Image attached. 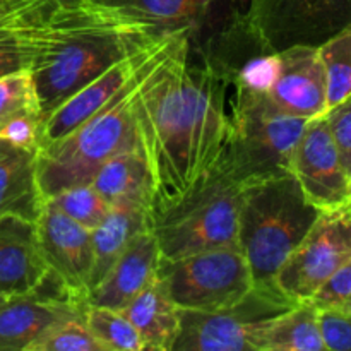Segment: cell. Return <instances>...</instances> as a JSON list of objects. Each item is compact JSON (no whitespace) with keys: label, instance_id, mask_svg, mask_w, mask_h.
Wrapping results in <instances>:
<instances>
[{"label":"cell","instance_id":"cell-1","mask_svg":"<svg viewBox=\"0 0 351 351\" xmlns=\"http://www.w3.org/2000/svg\"><path fill=\"white\" fill-rule=\"evenodd\" d=\"M233 72L171 33L147 65L134 99V127L153 178L151 215L170 208L216 167L232 119Z\"/></svg>","mask_w":351,"mask_h":351},{"label":"cell","instance_id":"cell-2","mask_svg":"<svg viewBox=\"0 0 351 351\" xmlns=\"http://www.w3.org/2000/svg\"><path fill=\"white\" fill-rule=\"evenodd\" d=\"M168 34L139 16L95 0H55L38 31L29 72L41 122L113 64Z\"/></svg>","mask_w":351,"mask_h":351},{"label":"cell","instance_id":"cell-3","mask_svg":"<svg viewBox=\"0 0 351 351\" xmlns=\"http://www.w3.org/2000/svg\"><path fill=\"white\" fill-rule=\"evenodd\" d=\"M291 173L242 185L239 249L254 285H274L278 271L319 216Z\"/></svg>","mask_w":351,"mask_h":351},{"label":"cell","instance_id":"cell-4","mask_svg":"<svg viewBox=\"0 0 351 351\" xmlns=\"http://www.w3.org/2000/svg\"><path fill=\"white\" fill-rule=\"evenodd\" d=\"M167 38L144 62L137 74L91 119L86 120L64 139L38 147L34 153V167L38 191L43 202L65 189L91 184L98 168L106 160L119 151L137 146L134 99L147 65L153 62L154 55L163 47Z\"/></svg>","mask_w":351,"mask_h":351},{"label":"cell","instance_id":"cell-5","mask_svg":"<svg viewBox=\"0 0 351 351\" xmlns=\"http://www.w3.org/2000/svg\"><path fill=\"white\" fill-rule=\"evenodd\" d=\"M240 192L242 185L218 165L170 208L151 215L160 256L177 259L239 247Z\"/></svg>","mask_w":351,"mask_h":351},{"label":"cell","instance_id":"cell-6","mask_svg":"<svg viewBox=\"0 0 351 351\" xmlns=\"http://www.w3.org/2000/svg\"><path fill=\"white\" fill-rule=\"evenodd\" d=\"M308 120L280 112L263 93L233 82L232 119L221 165L240 185L290 173Z\"/></svg>","mask_w":351,"mask_h":351},{"label":"cell","instance_id":"cell-7","mask_svg":"<svg viewBox=\"0 0 351 351\" xmlns=\"http://www.w3.org/2000/svg\"><path fill=\"white\" fill-rule=\"evenodd\" d=\"M297 304L276 285H254L240 300L218 311H180L171 351H261L266 329Z\"/></svg>","mask_w":351,"mask_h":351},{"label":"cell","instance_id":"cell-8","mask_svg":"<svg viewBox=\"0 0 351 351\" xmlns=\"http://www.w3.org/2000/svg\"><path fill=\"white\" fill-rule=\"evenodd\" d=\"M156 276L180 311H218L254 287L239 247L204 250L177 259L160 257Z\"/></svg>","mask_w":351,"mask_h":351},{"label":"cell","instance_id":"cell-9","mask_svg":"<svg viewBox=\"0 0 351 351\" xmlns=\"http://www.w3.org/2000/svg\"><path fill=\"white\" fill-rule=\"evenodd\" d=\"M247 27L261 50L321 47L351 26V0H247Z\"/></svg>","mask_w":351,"mask_h":351},{"label":"cell","instance_id":"cell-10","mask_svg":"<svg viewBox=\"0 0 351 351\" xmlns=\"http://www.w3.org/2000/svg\"><path fill=\"white\" fill-rule=\"evenodd\" d=\"M351 259V208L321 211L274 278L295 302L312 300L332 274Z\"/></svg>","mask_w":351,"mask_h":351},{"label":"cell","instance_id":"cell-11","mask_svg":"<svg viewBox=\"0 0 351 351\" xmlns=\"http://www.w3.org/2000/svg\"><path fill=\"white\" fill-rule=\"evenodd\" d=\"M119 7L156 24L163 31H185L199 50L216 45L243 23L247 0H95Z\"/></svg>","mask_w":351,"mask_h":351},{"label":"cell","instance_id":"cell-12","mask_svg":"<svg viewBox=\"0 0 351 351\" xmlns=\"http://www.w3.org/2000/svg\"><path fill=\"white\" fill-rule=\"evenodd\" d=\"M88 302L72 293L51 271L33 291L0 305V351H29L50 329L84 317Z\"/></svg>","mask_w":351,"mask_h":351},{"label":"cell","instance_id":"cell-13","mask_svg":"<svg viewBox=\"0 0 351 351\" xmlns=\"http://www.w3.org/2000/svg\"><path fill=\"white\" fill-rule=\"evenodd\" d=\"M290 173L319 211L350 206V177L324 115L308 120L305 125L291 156Z\"/></svg>","mask_w":351,"mask_h":351},{"label":"cell","instance_id":"cell-14","mask_svg":"<svg viewBox=\"0 0 351 351\" xmlns=\"http://www.w3.org/2000/svg\"><path fill=\"white\" fill-rule=\"evenodd\" d=\"M36 230L48 269L72 293L86 298L93 267L91 230L48 202L41 206Z\"/></svg>","mask_w":351,"mask_h":351},{"label":"cell","instance_id":"cell-15","mask_svg":"<svg viewBox=\"0 0 351 351\" xmlns=\"http://www.w3.org/2000/svg\"><path fill=\"white\" fill-rule=\"evenodd\" d=\"M168 34H165L163 38H160L154 43L147 45L146 48L139 50L137 53L113 64L108 71H105L101 75L93 79L91 82L82 86L79 91L69 96L60 106H57L50 115L45 117L43 122H41L38 147L48 146V144L64 139L65 136L74 132L79 125H82L86 120L91 119L108 99L115 96L117 91H120L137 74V71L143 67L144 62L154 53V50L160 47L161 41Z\"/></svg>","mask_w":351,"mask_h":351},{"label":"cell","instance_id":"cell-16","mask_svg":"<svg viewBox=\"0 0 351 351\" xmlns=\"http://www.w3.org/2000/svg\"><path fill=\"white\" fill-rule=\"evenodd\" d=\"M280 71L266 96L280 112L312 120L328 112V82L317 47L278 51Z\"/></svg>","mask_w":351,"mask_h":351},{"label":"cell","instance_id":"cell-17","mask_svg":"<svg viewBox=\"0 0 351 351\" xmlns=\"http://www.w3.org/2000/svg\"><path fill=\"white\" fill-rule=\"evenodd\" d=\"M48 271L36 221L19 215L0 216V297L29 293Z\"/></svg>","mask_w":351,"mask_h":351},{"label":"cell","instance_id":"cell-18","mask_svg":"<svg viewBox=\"0 0 351 351\" xmlns=\"http://www.w3.org/2000/svg\"><path fill=\"white\" fill-rule=\"evenodd\" d=\"M160 249L151 230L134 237L101 281L86 295L88 305L122 311L156 276Z\"/></svg>","mask_w":351,"mask_h":351},{"label":"cell","instance_id":"cell-19","mask_svg":"<svg viewBox=\"0 0 351 351\" xmlns=\"http://www.w3.org/2000/svg\"><path fill=\"white\" fill-rule=\"evenodd\" d=\"M120 312L139 335L143 351H171L173 348L180 328V308L173 304L160 278L154 276Z\"/></svg>","mask_w":351,"mask_h":351},{"label":"cell","instance_id":"cell-20","mask_svg":"<svg viewBox=\"0 0 351 351\" xmlns=\"http://www.w3.org/2000/svg\"><path fill=\"white\" fill-rule=\"evenodd\" d=\"M144 230H151V208L143 204L110 206L105 218L91 230L93 267L88 291L105 278L134 237Z\"/></svg>","mask_w":351,"mask_h":351},{"label":"cell","instance_id":"cell-21","mask_svg":"<svg viewBox=\"0 0 351 351\" xmlns=\"http://www.w3.org/2000/svg\"><path fill=\"white\" fill-rule=\"evenodd\" d=\"M91 185L110 206H153V178L139 144L106 160L93 177Z\"/></svg>","mask_w":351,"mask_h":351},{"label":"cell","instance_id":"cell-22","mask_svg":"<svg viewBox=\"0 0 351 351\" xmlns=\"http://www.w3.org/2000/svg\"><path fill=\"white\" fill-rule=\"evenodd\" d=\"M55 0H26L0 16V77L29 71L38 31Z\"/></svg>","mask_w":351,"mask_h":351},{"label":"cell","instance_id":"cell-23","mask_svg":"<svg viewBox=\"0 0 351 351\" xmlns=\"http://www.w3.org/2000/svg\"><path fill=\"white\" fill-rule=\"evenodd\" d=\"M36 151L0 149V216L19 215L36 221L43 206L36 184Z\"/></svg>","mask_w":351,"mask_h":351},{"label":"cell","instance_id":"cell-24","mask_svg":"<svg viewBox=\"0 0 351 351\" xmlns=\"http://www.w3.org/2000/svg\"><path fill=\"white\" fill-rule=\"evenodd\" d=\"M261 351H326L317 305L312 300L298 302L278 315L264 332Z\"/></svg>","mask_w":351,"mask_h":351},{"label":"cell","instance_id":"cell-25","mask_svg":"<svg viewBox=\"0 0 351 351\" xmlns=\"http://www.w3.org/2000/svg\"><path fill=\"white\" fill-rule=\"evenodd\" d=\"M319 48L328 82V110L351 95V26Z\"/></svg>","mask_w":351,"mask_h":351},{"label":"cell","instance_id":"cell-26","mask_svg":"<svg viewBox=\"0 0 351 351\" xmlns=\"http://www.w3.org/2000/svg\"><path fill=\"white\" fill-rule=\"evenodd\" d=\"M84 322L105 351H143L139 335L120 311L88 305Z\"/></svg>","mask_w":351,"mask_h":351},{"label":"cell","instance_id":"cell-27","mask_svg":"<svg viewBox=\"0 0 351 351\" xmlns=\"http://www.w3.org/2000/svg\"><path fill=\"white\" fill-rule=\"evenodd\" d=\"M45 202L89 230L98 226V223L105 218L110 209L108 202L96 192L91 184L65 189Z\"/></svg>","mask_w":351,"mask_h":351},{"label":"cell","instance_id":"cell-28","mask_svg":"<svg viewBox=\"0 0 351 351\" xmlns=\"http://www.w3.org/2000/svg\"><path fill=\"white\" fill-rule=\"evenodd\" d=\"M29 351H105V348L89 331L84 317H75L50 329Z\"/></svg>","mask_w":351,"mask_h":351},{"label":"cell","instance_id":"cell-29","mask_svg":"<svg viewBox=\"0 0 351 351\" xmlns=\"http://www.w3.org/2000/svg\"><path fill=\"white\" fill-rule=\"evenodd\" d=\"M23 112L40 113V103L29 71L0 77V123Z\"/></svg>","mask_w":351,"mask_h":351},{"label":"cell","instance_id":"cell-30","mask_svg":"<svg viewBox=\"0 0 351 351\" xmlns=\"http://www.w3.org/2000/svg\"><path fill=\"white\" fill-rule=\"evenodd\" d=\"M319 328L326 351H351V312L341 307H319Z\"/></svg>","mask_w":351,"mask_h":351},{"label":"cell","instance_id":"cell-31","mask_svg":"<svg viewBox=\"0 0 351 351\" xmlns=\"http://www.w3.org/2000/svg\"><path fill=\"white\" fill-rule=\"evenodd\" d=\"M41 117L36 112H23L0 123V141L19 149L36 151L40 141Z\"/></svg>","mask_w":351,"mask_h":351},{"label":"cell","instance_id":"cell-32","mask_svg":"<svg viewBox=\"0 0 351 351\" xmlns=\"http://www.w3.org/2000/svg\"><path fill=\"white\" fill-rule=\"evenodd\" d=\"M343 168L351 178V95L324 113Z\"/></svg>","mask_w":351,"mask_h":351},{"label":"cell","instance_id":"cell-33","mask_svg":"<svg viewBox=\"0 0 351 351\" xmlns=\"http://www.w3.org/2000/svg\"><path fill=\"white\" fill-rule=\"evenodd\" d=\"M351 298V259L339 267L331 280L314 295L312 302L317 307H338Z\"/></svg>","mask_w":351,"mask_h":351},{"label":"cell","instance_id":"cell-34","mask_svg":"<svg viewBox=\"0 0 351 351\" xmlns=\"http://www.w3.org/2000/svg\"><path fill=\"white\" fill-rule=\"evenodd\" d=\"M26 0H0V16L10 12L12 9L19 7L21 3H24Z\"/></svg>","mask_w":351,"mask_h":351},{"label":"cell","instance_id":"cell-35","mask_svg":"<svg viewBox=\"0 0 351 351\" xmlns=\"http://www.w3.org/2000/svg\"><path fill=\"white\" fill-rule=\"evenodd\" d=\"M338 307H341V308H345V311H348V312H351V298H350V300H346V302H345V304L338 305Z\"/></svg>","mask_w":351,"mask_h":351},{"label":"cell","instance_id":"cell-36","mask_svg":"<svg viewBox=\"0 0 351 351\" xmlns=\"http://www.w3.org/2000/svg\"><path fill=\"white\" fill-rule=\"evenodd\" d=\"M9 146V144H5V143H2V141H0V149H3V147H7Z\"/></svg>","mask_w":351,"mask_h":351},{"label":"cell","instance_id":"cell-37","mask_svg":"<svg viewBox=\"0 0 351 351\" xmlns=\"http://www.w3.org/2000/svg\"><path fill=\"white\" fill-rule=\"evenodd\" d=\"M350 208H351V178H350Z\"/></svg>","mask_w":351,"mask_h":351},{"label":"cell","instance_id":"cell-38","mask_svg":"<svg viewBox=\"0 0 351 351\" xmlns=\"http://www.w3.org/2000/svg\"><path fill=\"white\" fill-rule=\"evenodd\" d=\"M7 300V298L5 297H0V305H2L3 304V302H5Z\"/></svg>","mask_w":351,"mask_h":351},{"label":"cell","instance_id":"cell-39","mask_svg":"<svg viewBox=\"0 0 351 351\" xmlns=\"http://www.w3.org/2000/svg\"><path fill=\"white\" fill-rule=\"evenodd\" d=\"M65 2H69V0H65Z\"/></svg>","mask_w":351,"mask_h":351}]
</instances>
